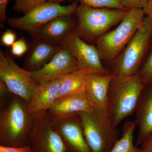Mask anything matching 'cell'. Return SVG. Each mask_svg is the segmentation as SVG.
<instances>
[{
	"label": "cell",
	"mask_w": 152,
	"mask_h": 152,
	"mask_svg": "<svg viewBox=\"0 0 152 152\" xmlns=\"http://www.w3.org/2000/svg\"><path fill=\"white\" fill-rule=\"evenodd\" d=\"M0 99V145H27L33 124L28 103L12 93Z\"/></svg>",
	"instance_id": "cell-1"
},
{
	"label": "cell",
	"mask_w": 152,
	"mask_h": 152,
	"mask_svg": "<svg viewBox=\"0 0 152 152\" xmlns=\"http://www.w3.org/2000/svg\"><path fill=\"white\" fill-rule=\"evenodd\" d=\"M145 85L137 75L114 77L108 93V115L114 126L135 113Z\"/></svg>",
	"instance_id": "cell-2"
},
{
	"label": "cell",
	"mask_w": 152,
	"mask_h": 152,
	"mask_svg": "<svg viewBox=\"0 0 152 152\" xmlns=\"http://www.w3.org/2000/svg\"><path fill=\"white\" fill-rule=\"evenodd\" d=\"M152 41V18L146 16L130 41L115 60L114 77L134 75L140 68Z\"/></svg>",
	"instance_id": "cell-3"
},
{
	"label": "cell",
	"mask_w": 152,
	"mask_h": 152,
	"mask_svg": "<svg viewBox=\"0 0 152 152\" xmlns=\"http://www.w3.org/2000/svg\"><path fill=\"white\" fill-rule=\"evenodd\" d=\"M85 137L92 152H110L119 139V131L109 115L94 107L79 113Z\"/></svg>",
	"instance_id": "cell-4"
},
{
	"label": "cell",
	"mask_w": 152,
	"mask_h": 152,
	"mask_svg": "<svg viewBox=\"0 0 152 152\" xmlns=\"http://www.w3.org/2000/svg\"><path fill=\"white\" fill-rule=\"evenodd\" d=\"M142 9L127 12L119 25L96 39V47L102 59L114 61L119 56L135 34L145 18Z\"/></svg>",
	"instance_id": "cell-5"
},
{
	"label": "cell",
	"mask_w": 152,
	"mask_h": 152,
	"mask_svg": "<svg viewBox=\"0 0 152 152\" xmlns=\"http://www.w3.org/2000/svg\"><path fill=\"white\" fill-rule=\"evenodd\" d=\"M128 11L96 8L80 3L75 12L78 21L76 32L88 39H97L121 21Z\"/></svg>",
	"instance_id": "cell-6"
},
{
	"label": "cell",
	"mask_w": 152,
	"mask_h": 152,
	"mask_svg": "<svg viewBox=\"0 0 152 152\" xmlns=\"http://www.w3.org/2000/svg\"><path fill=\"white\" fill-rule=\"evenodd\" d=\"M33 127L28 145L32 152H67L53 117L48 111L31 115Z\"/></svg>",
	"instance_id": "cell-7"
},
{
	"label": "cell",
	"mask_w": 152,
	"mask_h": 152,
	"mask_svg": "<svg viewBox=\"0 0 152 152\" xmlns=\"http://www.w3.org/2000/svg\"><path fill=\"white\" fill-rule=\"evenodd\" d=\"M78 0L68 6H62L58 3L47 1L39 3L30 9L23 17L7 18L8 24L34 34L43 25L58 17L72 15L75 12Z\"/></svg>",
	"instance_id": "cell-8"
},
{
	"label": "cell",
	"mask_w": 152,
	"mask_h": 152,
	"mask_svg": "<svg viewBox=\"0 0 152 152\" xmlns=\"http://www.w3.org/2000/svg\"><path fill=\"white\" fill-rule=\"evenodd\" d=\"M0 79L10 91L28 103L38 85L31 72L20 67L9 55L0 51Z\"/></svg>",
	"instance_id": "cell-9"
},
{
	"label": "cell",
	"mask_w": 152,
	"mask_h": 152,
	"mask_svg": "<svg viewBox=\"0 0 152 152\" xmlns=\"http://www.w3.org/2000/svg\"><path fill=\"white\" fill-rule=\"evenodd\" d=\"M59 43L61 46L66 49L73 55L80 69L91 73H110L102 64V58L96 47L84 42L77 32L68 34Z\"/></svg>",
	"instance_id": "cell-10"
},
{
	"label": "cell",
	"mask_w": 152,
	"mask_h": 152,
	"mask_svg": "<svg viewBox=\"0 0 152 152\" xmlns=\"http://www.w3.org/2000/svg\"><path fill=\"white\" fill-rule=\"evenodd\" d=\"M80 69L73 55L61 46L50 61L41 69L31 73L33 79L39 85L61 78Z\"/></svg>",
	"instance_id": "cell-11"
},
{
	"label": "cell",
	"mask_w": 152,
	"mask_h": 152,
	"mask_svg": "<svg viewBox=\"0 0 152 152\" xmlns=\"http://www.w3.org/2000/svg\"><path fill=\"white\" fill-rule=\"evenodd\" d=\"M53 118L67 152H92L85 137L79 113Z\"/></svg>",
	"instance_id": "cell-12"
},
{
	"label": "cell",
	"mask_w": 152,
	"mask_h": 152,
	"mask_svg": "<svg viewBox=\"0 0 152 152\" xmlns=\"http://www.w3.org/2000/svg\"><path fill=\"white\" fill-rule=\"evenodd\" d=\"M112 74L92 73L86 77V93L93 106L108 114V93Z\"/></svg>",
	"instance_id": "cell-13"
},
{
	"label": "cell",
	"mask_w": 152,
	"mask_h": 152,
	"mask_svg": "<svg viewBox=\"0 0 152 152\" xmlns=\"http://www.w3.org/2000/svg\"><path fill=\"white\" fill-rule=\"evenodd\" d=\"M136 122L139 127L137 147L141 145L152 132V83L145 85L135 112Z\"/></svg>",
	"instance_id": "cell-14"
},
{
	"label": "cell",
	"mask_w": 152,
	"mask_h": 152,
	"mask_svg": "<svg viewBox=\"0 0 152 152\" xmlns=\"http://www.w3.org/2000/svg\"><path fill=\"white\" fill-rule=\"evenodd\" d=\"M64 77L38 85L28 103V110L30 115L43 111H48L51 108L58 99Z\"/></svg>",
	"instance_id": "cell-15"
},
{
	"label": "cell",
	"mask_w": 152,
	"mask_h": 152,
	"mask_svg": "<svg viewBox=\"0 0 152 152\" xmlns=\"http://www.w3.org/2000/svg\"><path fill=\"white\" fill-rule=\"evenodd\" d=\"M94 107L86 92L57 99L48 112L54 118H58L89 110Z\"/></svg>",
	"instance_id": "cell-16"
},
{
	"label": "cell",
	"mask_w": 152,
	"mask_h": 152,
	"mask_svg": "<svg viewBox=\"0 0 152 152\" xmlns=\"http://www.w3.org/2000/svg\"><path fill=\"white\" fill-rule=\"evenodd\" d=\"M72 15H65L53 19L42 26L33 34L44 41L59 42L69 34L72 28Z\"/></svg>",
	"instance_id": "cell-17"
},
{
	"label": "cell",
	"mask_w": 152,
	"mask_h": 152,
	"mask_svg": "<svg viewBox=\"0 0 152 152\" xmlns=\"http://www.w3.org/2000/svg\"><path fill=\"white\" fill-rule=\"evenodd\" d=\"M61 48V46L54 45L48 41L37 44L26 62L25 69L33 72L41 69L50 61Z\"/></svg>",
	"instance_id": "cell-18"
},
{
	"label": "cell",
	"mask_w": 152,
	"mask_h": 152,
	"mask_svg": "<svg viewBox=\"0 0 152 152\" xmlns=\"http://www.w3.org/2000/svg\"><path fill=\"white\" fill-rule=\"evenodd\" d=\"M90 73H91L88 71L80 69L64 76L61 83L57 99L86 93V77Z\"/></svg>",
	"instance_id": "cell-19"
},
{
	"label": "cell",
	"mask_w": 152,
	"mask_h": 152,
	"mask_svg": "<svg viewBox=\"0 0 152 152\" xmlns=\"http://www.w3.org/2000/svg\"><path fill=\"white\" fill-rule=\"evenodd\" d=\"M136 121H127L123 127L122 136L110 152H139L140 148L133 143L134 133L137 127Z\"/></svg>",
	"instance_id": "cell-20"
},
{
	"label": "cell",
	"mask_w": 152,
	"mask_h": 152,
	"mask_svg": "<svg viewBox=\"0 0 152 152\" xmlns=\"http://www.w3.org/2000/svg\"><path fill=\"white\" fill-rule=\"evenodd\" d=\"M136 75L145 85L152 83V41L148 53Z\"/></svg>",
	"instance_id": "cell-21"
},
{
	"label": "cell",
	"mask_w": 152,
	"mask_h": 152,
	"mask_svg": "<svg viewBox=\"0 0 152 152\" xmlns=\"http://www.w3.org/2000/svg\"><path fill=\"white\" fill-rule=\"evenodd\" d=\"M80 3L96 8L119 9L129 10L125 9L118 0H78Z\"/></svg>",
	"instance_id": "cell-22"
},
{
	"label": "cell",
	"mask_w": 152,
	"mask_h": 152,
	"mask_svg": "<svg viewBox=\"0 0 152 152\" xmlns=\"http://www.w3.org/2000/svg\"><path fill=\"white\" fill-rule=\"evenodd\" d=\"M74 0H15L13 7L14 10L26 13L30 9L39 3L50 1L58 3L64 1H73Z\"/></svg>",
	"instance_id": "cell-23"
},
{
	"label": "cell",
	"mask_w": 152,
	"mask_h": 152,
	"mask_svg": "<svg viewBox=\"0 0 152 152\" xmlns=\"http://www.w3.org/2000/svg\"><path fill=\"white\" fill-rule=\"evenodd\" d=\"M27 50V44L23 38L16 41L12 46L11 49L12 54L17 57L22 56Z\"/></svg>",
	"instance_id": "cell-24"
},
{
	"label": "cell",
	"mask_w": 152,
	"mask_h": 152,
	"mask_svg": "<svg viewBox=\"0 0 152 152\" xmlns=\"http://www.w3.org/2000/svg\"><path fill=\"white\" fill-rule=\"evenodd\" d=\"M122 5L127 10L143 9L148 0H118Z\"/></svg>",
	"instance_id": "cell-25"
},
{
	"label": "cell",
	"mask_w": 152,
	"mask_h": 152,
	"mask_svg": "<svg viewBox=\"0 0 152 152\" xmlns=\"http://www.w3.org/2000/svg\"><path fill=\"white\" fill-rule=\"evenodd\" d=\"M16 34L15 31L11 30H7L1 36V42L2 45L5 46H12L16 41Z\"/></svg>",
	"instance_id": "cell-26"
},
{
	"label": "cell",
	"mask_w": 152,
	"mask_h": 152,
	"mask_svg": "<svg viewBox=\"0 0 152 152\" xmlns=\"http://www.w3.org/2000/svg\"><path fill=\"white\" fill-rule=\"evenodd\" d=\"M0 152H32L28 145L23 147H8L0 145Z\"/></svg>",
	"instance_id": "cell-27"
},
{
	"label": "cell",
	"mask_w": 152,
	"mask_h": 152,
	"mask_svg": "<svg viewBox=\"0 0 152 152\" xmlns=\"http://www.w3.org/2000/svg\"><path fill=\"white\" fill-rule=\"evenodd\" d=\"M9 1L10 0H0V21L2 23L7 20L6 11Z\"/></svg>",
	"instance_id": "cell-28"
},
{
	"label": "cell",
	"mask_w": 152,
	"mask_h": 152,
	"mask_svg": "<svg viewBox=\"0 0 152 152\" xmlns=\"http://www.w3.org/2000/svg\"><path fill=\"white\" fill-rule=\"evenodd\" d=\"M142 148L148 152H152V132L141 145Z\"/></svg>",
	"instance_id": "cell-29"
},
{
	"label": "cell",
	"mask_w": 152,
	"mask_h": 152,
	"mask_svg": "<svg viewBox=\"0 0 152 152\" xmlns=\"http://www.w3.org/2000/svg\"><path fill=\"white\" fill-rule=\"evenodd\" d=\"M145 16L152 18V0H148L146 5L143 9Z\"/></svg>",
	"instance_id": "cell-30"
},
{
	"label": "cell",
	"mask_w": 152,
	"mask_h": 152,
	"mask_svg": "<svg viewBox=\"0 0 152 152\" xmlns=\"http://www.w3.org/2000/svg\"><path fill=\"white\" fill-rule=\"evenodd\" d=\"M139 152H148L147 151H145V150H143L142 149V148H140V150H139Z\"/></svg>",
	"instance_id": "cell-31"
}]
</instances>
